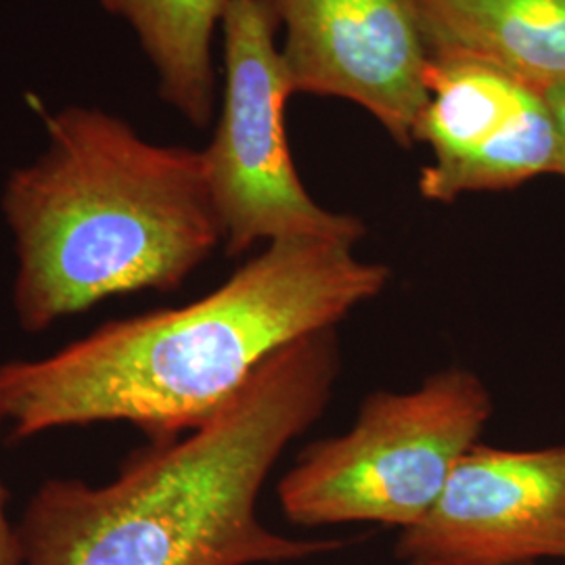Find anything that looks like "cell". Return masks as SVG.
I'll use <instances>...</instances> for the list:
<instances>
[{
  "label": "cell",
  "mask_w": 565,
  "mask_h": 565,
  "mask_svg": "<svg viewBox=\"0 0 565 565\" xmlns=\"http://www.w3.org/2000/svg\"><path fill=\"white\" fill-rule=\"evenodd\" d=\"M431 60L488 63L539 90L565 84V0H411Z\"/></svg>",
  "instance_id": "9c48e42d"
},
{
  "label": "cell",
  "mask_w": 565,
  "mask_h": 565,
  "mask_svg": "<svg viewBox=\"0 0 565 565\" xmlns=\"http://www.w3.org/2000/svg\"><path fill=\"white\" fill-rule=\"evenodd\" d=\"M408 565H425V564H408ZM520 565H536V564H520Z\"/></svg>",
  "instance_id": "4fadbf2b"
},
{
  "label": "cell",
  "mask_w": 565,
  "mask_h": 565,
  "mask_svg": "<svg viewBox=\"0 0 565 565\" xmlns=\"http://www.w3.org/2000/svg\"><path fill=\"white\" fill-rule=\"evenodd\" d=\"M223 32V114L202 153L226 254L242 256L256 243L291 237L356 245L364 224L324 210L296 172L285 128V105L294 90L268 0H228Z\"/></svg>",
  "instance_id": "5b68a950"
},
{
  "label": "cell",
  "mask_w": 565,
  "mask_h": 565,
  "mask_svg": "<svg viewBox=\"0 0 565 565\" xmlns=\"http://www.w3.org/2000/svg\"><path fill=\"white\" fill-rule=\"evenodd\" d=\"M415 142L434 162L419 174L427 202L507 191L564 170L553 114L539 88L473 60H431Z\"/></svg>",
  "instance_id": "8992f818"
},
{
  "label": "cell",
  "mask_w": 565,
  "mask_h": 565,
  "mask_svg": "<svg viewBox=\"0 0 565 565\" xmlns=\"http://www.w3.org/2000/svg\"><path fill=\"white\" fill-rule=\"evenodd\" d=\"M46 132V151L2 193L23 331L111 296L177 289L223 242L202 151L145 141L86 107L53 114Z\"/></svg>",
  "instance_id": "3957f363"
},
{
  "label": "cell",
  "mask_w": 565,
  "mask_h": 565,
  "mask_svg": "<svg viewBox=\"0 0 565 565\" xmlns=\"http://www.w3.org/2000/svg\"><path fill=\"white\" fill-rule=\"evenodd\" d=\"M4 424L0 415V425ZM0 565H23L18 525L9 522L7 515V488L0 482Z\"/></svg>",
  "instance_id": "8fae6325"
},
{
  "label": "cell",
  "mask_w": 565,
  "mask_h": 565,
  "mask_svg": "<svg viewBox=\"0 0 565 565\" xmlns=\"http://www.w3.org/2000/svg\"><path fill=\"white\" fill-rule=\"evenodd\" d=\"M545 97L546 105L553 114V120L557 126V135H559V145H562V162H564V170L562 177H565V84H557V86H546L541 90Z\"/></svg>",
  "instance_id": "7c38bea8"
},
{
  "label": "cell",
  "mask_w": 565,
  "mask_h": 565,
  "mask_svg": "<svg viewBox=\"0 0 565 565\" xmlns=\"http://www.w3.org/2000/svg\"><path fill=\"white\" fill-rule=\"evenodd\" d=\"M128 21L160 78V95L195 126L214 114L212 41L228 0H99Z\"/></svg>",
  "instance_id": "30bf717a"
},
{
  "label": "cell",
  "mask_w": 565,
  "mask_h": 565,
  "mask_svg": "<svg viewBox=\"0 0 565 565\" xmlns=\"http://www.w3.org/2000/svg\"><path fill=\"white\" fill-rule=\"evenodd\" d=\"M354 243L266 245L223 285L181 308L103 324L34 361L0 364V415L15 440L90 424H130L153 440L210 419L285 345L333 329L377 298L390 268Z\"/></svg>",
  "instance_id": "6da1fadb"
},
{
  "label": "cell",
  "mask_w": 565,
  "mask_h": 565,
  "mask_svg": "<svg viewBox=\"0 0 565 565\" xmlns=\"http://www.w3.org/2000/svg\"><path fill=\"white\" fill-rule=\"evenodd\" d=\"M492 417L484 382L461 366L413 392H373L354 425L308 446L279 482L291 524L411 527L440 499L455 465Z\"/></svg>",
  "instance_id": "277c9868"
},
{
  "label": "cell",
  "mask_w": 565,
  "mask_h": 565,
  "mask_svg": "<svg viewBox=\"0 0 565 565\" xmlns=\"http://www.w3.org/2000/svg\"><path fill=\"white\" fill-rule=\"evenodd\" d=\"M340 375L335 327L285 345L184 438L153 440L109 484L49 480L21 515L23 565H260L342 541H300L258 518L282 450L323 415Z\"/></svg>",
  "instance_id": "7a4b0ae2"
},
{
  "label": "cell",
  "mask_w": 565,
  "mask_h": 565,
  "mask_svg": "<svg viewBox=\"0 0 565 565\" xmlns=\"http://www.w3.org/2000/svg\"><path fill=\"white\" fill-rule=\"evenodd\" d=\"M396 555L425 565L565 559V446H473L436 505L403 530Z\"/></svg>",
  "instance_id": "ba28073f"
},
{
  "label": "cell",
  "mask_w": 565,
  "mask_h": 565,
  "mask_svg": "<svg viewBox=\"0 0 565 565\" xmlns=\"http://www.w3.org/2000/svg\"><path fill=\"white\" fill-rule=\"evenodd\" d=\"M294 95L364 107L403 147L427 103L431 57L411 0H268Z\"/></svg>",
  "instance_id": "52a82bcc"
}]
</instances>
